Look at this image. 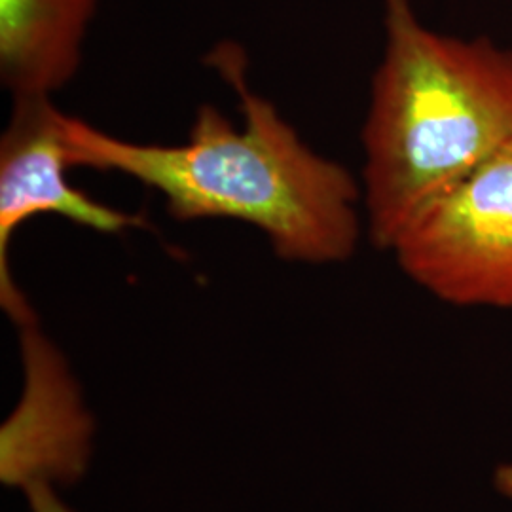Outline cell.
Segmentation results:
<instances>
[{
	"label": "cell",
	"instance_id": "cell-5",
	"mask_svg": "<svg viewBox=\"0 0 512 512\" xmlns=\"http://www.w3.org/2000/svg\"><path fill=\"white\" fill-rule=\"evenodd\" d=\"M23 389L0 429V480L27 490L74 484L92 456L93 420L65 355L37 321L19 327Z\"/></svg>",
	"mask_w": 512,
	"mask_h": 512
},
{
	"label": "cell",
	"instance_id": "cell-7",
	"mask_svg": "<svg viewBox=\"0 0 512 512\" xmlns=\"http://www.w3.org/2000/svg\"><path fill=\"white\" fill-rule=\"evenodd\" d=\"M25 492V497L29 501V507L33 512H74L71 507H67L57 494L54 486L48 484H35L29 486Z\"/></svg>",
	"mask_w": 512,
	"mask_h": 512
},
{
	"label": "cell",
	"instance_id": "cell-4",
	"mask_svg": "<svg viewBox=\"0 0 512 512\" xmlns=\"http://www.w3.org/2000/svg\"><path fill=\"white\" fill-rule=\"evenodd\" d=\"M63 116L52 97H18L0 139V304L18 329L37 321L10 264L12 239L27 220L57 215L107 236L145 226L141 215L95 202L69 183Z\"/></svg>",
	"mask_w": 512,
	"mask_h": 512
},
{
	"label": "cell",
	"instance_id": "cell-8",
	"mask_svg": "<svg viewBox=\"0 0 512 512\" xmlns=\"http://www.w3.org/2000/svg\"><path fill=\"white\" fill-rule=\"evenodd\" d=\"M494 486L499 495L512 503V459L501 463L494 473Z\"/></svg>",
	"mask_w": 512,
	"mask_h": 512
},
{
	"label": "cell",
	"instance_id": "cell-1",
	"mask_svg": "<svg viewBox=\"0 0 512 512\" xmlns=\"http://www.w3.org/2000/svg\"><path fill=\"white\" fill-rule=\"evenodd\" d=\"M211 59L238 92L239 128L213 105H202L184 143L154 145L65 114L71 167L114 171L145 184L179 222L255 226L287 262L323 266L351 258L363 232V190L348 167L317 154L270 99L247 86L236 46H220Z\"/></svg>",
	"mask_w": 512,
	"mask_h": 512
},
{
	"label": "cell",
	"instance_id": "cell-6",
	"mask_svg": "<svg viewBox=\"0 0 512 512\" xmlns=\"http://www.w3.org/2000/svg\"><path fill=\"white\" fill-rule=\"evenodd\" d=\"M97 0H0V80L18 97H52L73 80Z\"/></svg>",
	"mask_w": 512,
	"mask_h": 512
},
{
	"label": "cell",
	"instance_id": "cell-2",
	"mask_svg": "<svg viewBox=\"0 0 512 512\" xmlns=\"http://www.w3.org/2000/svg\"><path fill=\"white\" fill-rule=\"evenodd\" d=\"M384 4L361 137L366 232L389 251L425 203L511 141L512 52L427 29L410 0Z\"/></svg>",
	"mask_w": 512,
	"mask_h": 512
},
{
	"label": "cell",
	"instance_id": "cell-3",
	"mask_svg": "<svg viewBox=\"0 0 512 512\" xmlns=\"http://www.w3.org/2000/svg\"><path fill=\"white\" fill-rule=\"evenodd\" d=\"M389 253L446 304L512 308V139L425 203Z\"/></svg>",
	"mask_w": 512,
	"mask_h": 512
}]
</instances>
